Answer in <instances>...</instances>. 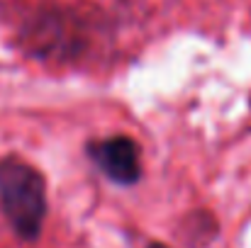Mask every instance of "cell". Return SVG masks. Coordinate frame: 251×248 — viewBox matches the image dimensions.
I'll return each mask as SVG.
<instances>
[{"label":"cell","instance_id":"6da1fadb","mask_svg":"<svg viewBox=\"0 0 251 248\" xmlns=\"http://www.w3.org/2000/svg\"><path fill=\"white\" fill-rule=\"evenodd\" d=\"M0 204L15 234L34 241L47 217V185L42 173L20 158L0 161Z\"/></svg>","mask_w":251,"mask_h":248},{"label":"cell","instance_id":"7a4b0ae2","mask_svg":"<svg viewBox=\"0 0 251 248\" xmlns=\"http://www.w3.org/2000/svg\"><path fill=\"white\" fill-rule=\"evenodd\" d=\"M90 158L95 165L120 185H134L142 178L139 149L129 136H110L88 146Z\"/></svg>","mask_w":251,"mask_h":248},{"label":"cell","instance_id":"3957f363","mask_svg":"<svg viewBox=\"0 0 251 248\" xmlns=\"http://www.w3.org/2000/svg\"><path fill=\"white\" fill-rule=\"evenodd\" d=\"M149 248H166V246H164V244H151Z\"/></svg>","mask_w":251,"mask_h":248}]
</instances>
